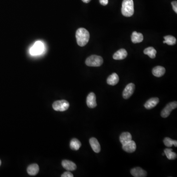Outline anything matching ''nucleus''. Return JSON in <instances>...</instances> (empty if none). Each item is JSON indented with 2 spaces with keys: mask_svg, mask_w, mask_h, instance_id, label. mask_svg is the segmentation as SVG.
Segmentation results:
<instances>
[{
  "mask_svg": "<svg viewBox=\"0 0 177 177\" xmlns=\"http://www.w3.org/2000/svg\"><path fill=\"white\" fill-rule=\"evenodd\" d=\"M77 42L80 46H84L87 44L90 39V34L86 29L79 28L76 32Z\"/></svg>",
  "mask_w": 177,
  "mask_h": 177,
  "instance_id": "obj_1",
  "label": "nucleus"
},
{
  "mask_svg": "<svg viewBox=\"0 0 177 177\" xmlns=\"http://www.w3.org/2000/svg\"><path fill=\"white\" fill-rule=\"evenodd\" d=\"M134 3L133 0H123L122 13L126 17H131L134 14Z\"/></svg>",
  "mask_w": 177,
  "mask_h": 177,
  "instance_id": "obj_2",
  "label": "nucleus"
},
{
  "mask_svg": "<svg viewBox=\"0 0 177 177\" xmlns=\"http://www.w3.org/2000/svg\"><path fill=\"white\" fill-rule=\"evenodd\" d=\"M103 60L101 57L97 55H92L88 58L86 60L85 63L88 67H98L101 66L103 63Z\"/></svg>",
  "mask_w": 177,
  "mask_h": 177,
  "instance_id": "obj_3",
  "label": "nucleus"
},
{
  "mask_svg": "<svg viewBox=\"0 0 177 177\" xmlns=\"http://www.w3.org/2000/svg\"><path fill=\"white\" fill-rule=\"evenodd\" d=\"M53 108L56 111L63 112L68 109L70 107V103L66 100H61L54 102Z\"/></svg>",
  "mask_w": 177,
  "mask_h": 177,
  "instance_id": "obj_4",
  "label": "nucleus"
},
{
  "mask_svg": "<svg viewBox=\"0 0 177 177\" xmlns=\"http://www.w3.org/2000/svg\"><path fill=\"white\" fill-rule=\"evenodd\" d=\"M44 44L41 41H37L35 42L34 45L32 47L30 50V54L32 56L40 55L44 50Z\"/></svg>",
  "mask_w": 177,
  "mask_h": 177,
  "instance_id": "obj_5",
  "label": "nucleus"
},
{
  "mask_svg": "<svg viewBox=\"0 0 177 177\" xmlns=\"http://www.w3.org/2000/svg\"><path fill=\"white\" fill-rule=\"evenodd\" d=\"M177 107V101H173L167 104V106L162 110L161 112V116L162 117L166 118L168 117L171 112L174 109H176Z\"/></svg>",
  "mask_w": 177,
  "mask_h": 177,
  "instance_id": "obj_6",
  "label": "nucleus"
},
{
  "mask_svg": "<svg viewBox=\"0 0 177 177\" xmlns=\"http://www.w3.org/2000/svg\"><path fill=\"white\" fill-rule=\"evenodd\" d=\"M135 88V85L133 83H129L127 85L123 93V98L127 99L131 97L134 93Z\"/></svg>",
  "mask_w": 177,
  "mask_h": 177,
  "instance_id": "obj_7",
  "label": "nucleus"
},
{
  "mask_svg": "<svg viewBox=\"0 0 177 177\" xmlns=\"http://www.w3.org/2000/svg\"><path fill=\"white\" fill-rule=\"evenodd\" d=\"M123 149L125 152L129 153H132L135 152L136 150V145L135 142L132 140H131L128 142L123 145Z\"/></svg>",
  "mask_w": 177,
  "mask_h": 177,
  "instance_id": "obj_8",
  "label": "nucleus"
},
{
  "mask_svg": "<svg viewBox=\"0 0 177 177\" xmlns=\"http://www.w3.org/2000/svg\"><path fill=\"white\" fill-rule=\"evenodd\" d=\"M87 104L88 106L90 108H94L97 106L96 102V97L93 93H90L87 97Z\"/></svg>",
  "mask_w": 177,
  "mask_h": 177,
  "instance_id": "obj_9",
  "label": "nucleus"
},
{
  "mask_svg": "<svg viewBox=\"0 0 177 177\" xmlns=\"http://www.w3.org/2000/svg\"><path fill=\"white\" fill-rule=\"evenodd\" d=\"M131 173L134 177H145L147 175V172L139 167L132 169Z\"/></svg>",
  "mask_w": 177,
  "mask_h": 177,
  "instance_id": "obj_10",
  "label": "nucleus"
},
{
  "mask_svg": "<svg viewBox=\"0 0 177 177\" xmlns=\"http://www.w3.org/2000/svg\"><path fill=\"white\" fill-rule=\"evenodd\" d=\"M62 165L65 169L68 171H74L76 169V165L70 160H63L62 162Z\"/></svg>",
  "mask_w": 177,
  "mask_h": 177,
  "instance_id": "obj_11",
  "label": "nucleus"
},
{
  "mask_svg": "<svg viewBox=\"0 0 177 177\" xmlns=\"http://www.w3.org/2000/svg\"><path fill=\"white\" fill-rule=\"evenodd\" d=\"M89 142H90V145H91L93 150L95 153H98L101 152V145L99 144L98 140L97 139L95 138H91V139L89 140Z\"/></svg>",
  "mask_w": 177,
  "mask_h": 177,
  "instance_id": "obj_12",
  "label": "nucleus"
},
{
  "mask_svg": "<svg viewBox=\"0 0 177 177\" xmlns=\"http://www.w3.org/2000/svg\"><path fill=\"white\" fill-rule=\"evenodd\" d=\"M159 99L158 97H153L149 99L144 104V107L147 109H151L157 106L159 103Z\"/></svg>",
  "mask_w": 177,
  "mask_h": 177,
  "instance_id": "obj_13",
  "label": "nucleus"
},
{
  "mask_svg": "<svg viewBox=\"0 0 177 177\" xmlns=\"http://www.w3.org/2000/svg\"><path fill=\"white\" fill-rule=\"evenodd\" d=\"M127 55V51L124 49H121L116 52L113 55V59L116 60H121L125 59Z\"/></svg>",
  "mask_w": 177,
  "mask_h": 177,
  "instance_id": "obj_14",
  "label": "nucleus"
},
{
  "mask_svg": "<svg viewBox=\"0 0 177 177\" xmlns=\"http://www.w3.org/2000/svg\"><path fill=\"white\" fill-rule=\"evenodd\" d=\"M40 170V168L38 165L36 163L32 164L29 165L27 168V173L29 175L31 176H35L38 173V171Z\"/></svg>",
  "mask_w": 177,
  "mask_h": 177,
  "instance_id": "obj_15",
  "label": "nucleus"
},
{
  "mask_svg": "<svg viewBox=\"0 0 177 177\" xmlns=\"http://www.w3.org/2000/svg\"><path fill=\"white\" fill-rule=\"evenodd\" d=\"M152 73L155 76L160 77L165 74V68L162 66H157L153 68V70L152 71Z\"/></svg>",
  "mask_w": 177,
  "mask_h": 177,
  "instance_id": "obj_16",
  "label": "nucleus"
},
{
  "mask_svg": "<svg viewBox=\"0 0 177 177\" xmlns=\"http://www.w3.org/2000/svg\"><path fill=\"white\" fill-rule=\"evenodd\" d=\"M119 81V78L117 74L116 73H113L110 75L107 79V83L108 85L114 86L118 84Z\"/></svg>",
  "mask_w": 177,
  "mask_h": 177,
  "instance_id": "obj_17",
  "label": "nucleus"
},
{
  "mask_svg": "<svg viewBox=\"0 0 177 177\" xmlns=\"http://www.w3.org/2000/svg\"><path fill=\"white\" fill-rule=\"evenodd\" d=\"M143 36L141 33L133 32L132 35V41L133 43H140L143 41Z\"/></svg>",
  "mask_w": 177,
  "mask_h": 177,
  "instance_id": "obj_18",
  "label": "nucleus"
},
{
  "mask_svg": "<svg viewBox=\"0 0 177 177\" xmlns=\"http://www.w3.org/2000/svg\"><path fill=\"white\" fill-rule=\"evenodd\" d=\"M132 140V136L128 132L122 133L120 136V141L122 145Z\"/></svg>",
  "mask_w": 177,
  "mask_h": 177,
  "instance_id": "obj_19",
  "label": "nucleus"
},
{
  "mask_svg": "<svg viewBox=\"0 0 177 177\" xmlns=\"http://www.w3.org/2000/svg\"><path fill=\"white\" fill-rule=\"evenodd\" d=\"M81 146V143L79 140L76 138L72 139L70 142V147L72 150L74 151H77L79 150Z\"/></svg>",
  "mask_w": 177,
  "mask_h": 177,
  "instance_id": "obj_20",
  "label": "nucleus"
},
{
  "mask_svg": "<svg viewBox=\"0 0 177 177\" xmlns=\"http://www.w3.org/2000/svg\"><path fill=\"white\" fill-rule=\"evenodd\" d=\"M172 149H165L164 151L165 156H166L167 158L169 160H174L177 158V153L172 152Z\"/></svg>",
  "mask_w": 177,
  "mask_h": 177,
  "instance_id": "obj_21",
  "label": "nucleus"
},
{
  "mask_svg": "<svg viewBox=\"0 0 177 177\" xmlns=\"http://www.w3.org/2000/svg\"><path fill=\"white\" fill-rule=\"evenodd\" d=\"M144 53L146 55H148L152 59H153L156 57V54H157V51L153 47H149L144 51Z\"/></svg>",
  "mask_w": 177,
  "mask_h": 177,
  "instance_id": "obj_22",
  "label": "nucleus"
},
{
  "mask_svg": "<svg viewBox=\"0 0 177 177\" xmlns=\"http://www.w3.org/2000/svg\"><path fill=\"white\" fill-rule=\"evenodd\" d=\"M165 41H163V43H166L169 45H173L176 44V38L172 36H167L164 37Z\"/></svg>",
  "mask_w": 177,
  "mask_h": 177,
  "instance_id": "obj_23",
  "label": "nucleus"
},
{
  "mask_svg": "<svg viewBox=\"0 0 177 177\" xmlns=\"http://www.w3.org/2000/svg\"><path fill=\"white\" fill-rule=\"evenodd\" d=\"M163 143H164V145L167 147H171L173 145H174L176 147H177V140H173L170 138H165L163 140Z\"/></svg>",
  "mask_w": 177,
  "mask_h": 177,
  "instance_id": "obj_24",
  "label": "nucleus"
},
{
  "mask_svg": "<svg viewBox=\"0 0 177 177\" xmlns=\"http://www.w3.org/2000/svg\"><path fill=\"white\" fill-rule=\"evenodd\" d=\"M62 177H73V175L69 171H67L66 172L63 174L61 175Z\"/></svg>",
  "mask_w": 177,
  "mask_h": 177,
  "instance_id": "obj_25",
  "label": "nucleus"
},
{
  "mask_svg": "<svg viewBox=\"0 0 177 177\" xmlns=\"http://www.w3.org/2000/svg\"><path fill=\"white\" fill-rule=\"evenodd\" d=\"M171 4L172 5L173 9L174 11L176 12V13H177V1H173L171 2Z\"/></svg>",
  "mask_w": 177,
  "mask_h": 177,
  "instance_id": "obj_26",
  "label": "nucleus"
},
{
  "mask_svg": "<svg viewBox=\"0 0 177 177\" xmlns=\"http://www.w3.org/2000/svg\"><path fill=\"white\" fill-rule=\"evenodd\" d=\"M99 2L102 6H106L108 4V0H99Z\"/></svg>",
  "mask_w": 177,
  "mask_h": 177,
  "instance_id": "obj_27",
  "label": "nucleus"
},
{
  "mask_svg": "<svg viewBox=\"0 0 177 177\" xmlns=\"http://www.w3.org/2000/svg\"><path fill=\"white\" fill-rule=\"evenodd\" d=\"M83 2H85V3H88L91 1V0H82Z\"/></svg>",
  "mask_w": 177,
  "mask_h": 177,
  "instance_id": "obj_28",
  "label": "nucleus"
},
{
  "mask_svg": "<svg viewBox=\"0 0 177 177\" xmlns=\"http://www.w3.org/2000/svg\"><path fill=\"white\" fill-rule=\"evenodd\" d=\"M162 154V156H165V153H163Z\"/></svg>",
  "mask_w": 177,
  "mask_h": 177,
  "instance_id": "obj_29",
  "label": "nucleus"
},
{
  "mask_svg": "<svg viewBox=\"0 0 177 177\" xmlns=\"http://www.w3.org/2000/svg\"><path fill=\"white\" fill-rule=\"evenodd\" d=\"M1 161L0 160V166H1Z\"/></svg>",
  "mask_w": 177,
  "mask_h": 177,
  "instance_id": "obj_30",
  "label": "nucleus"
}]
</instances>
